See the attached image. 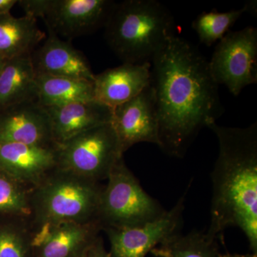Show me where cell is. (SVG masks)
Masks as SVG:
<instances>
[{
    "mask_svg": "<svg viewBox=\"0 0 257 257\" xmlns=\"http://www.w3.org/2000/svg\"><path fill=\"white\" fill-rule=\"evenodd\" d=\"M152 86L159 119V147L182 158L203 128L224 112L219 84L209 61L192 44L177 36L152 62Z\"/></svg>",
    "mask_w": 257,
    "mask_h": 257,
    "instance_id": "obj_1",
    "label": "cell"
},
{
    "mask_svg": "<svg viewBox=\"0 0 257 257\" xmlns=\"http://www.w3.org/2000/svg\"><path fill=\"white\" fill-rule=\"evenodd\" d=\"M219 154L211 173L210 224L207 234L218 236L230 226L239 227L257 254V124L244 128L214 123Z\"/></svg>",
    "mask_w": 257,
    "mask_h": 257,
    "instance_id": "obj_2",
    "label": "cell"
},
{
    "mask_svg": "<svg viewBox=\"0 0 257 257\" xmlns=\"http://www.w3.org/2000/svg\"><path fill=\"white\" fill-rule=\"evenodd\" d=\"M105 38L123 63H152L176 35L175 18L157 0L115 3L105 25Z\"/></svg>",
    "mask_w": 257,
    "mask_h": 257,
    "instance_id": "obj_3",
    "label": "cell"
},
{
    "mask_svg": "<svg viewBox=\"0 0 257 257\" xmlns=\"http://www.w3.org/2000/svg\"><path fill=\"white\" fill-rule=\"evenodd\" d=\"M103 188L100 182L56 169L32 189L30 225L97 221Z\"/></svg>",
    "mask_w": 257,
    "mask_h": 257,
    "instance_id": "obj_4",
    "label": "cell"
},
{
    "mask_svg": "<svg viewBox=\"0 0 257 257\" xmlns=\"http://www.w3.org/2000/svg\"><path fill=\"white\" fill-rule=\"evenodd\" d=\"M106 180L97 214L101 231L142 226L160 219L167 211L144 190L124 157L116 162Z\"/></svg>",
    "mask_w": 257,
    "mask_h": 257,
    "instance_id": "obj_5",
    "label": "cell"
},
{
    "mask_svg": "<svg viewBox=\"0 0 257 257\" xmlns=\"http://www.w3.org/2000/svg\"><path fill=\"white\" fill-rule=\"evenodd\" d=\"M57 168L100 182L123 157L110 123L91 128L57 145Z\"/></svg>",
    "mask_w": 257,
    "mask_h": 257,
    "instance_id": "obj_6",
    "label": "cell"
},
{
    "mask_svg": "<svg viewBox=\"0 0 257 257\" xmlns=\"http://www.w3.org/2000/svg\"><path fill=\"white\" fill-rule=\"evenodd\" d=\"M25 15L42 18L47 30L72 39L104 26L115 4L109 0H21Z\"/></svg>",
    "mask_w": 257,
    "mask_h": 257,
    "instance_id": "obj_7",
    "label": "cell"
},
{
    "mask_svg": "<svg viewBox=\"0 0 257 257\" xmlns=\"http://www.w3.org/2000/svg\"><path fill=\"white\" fill-rule=\"evenodd\" d=\"M209 67L218 84L235 96L257 82V30L247 27L229 32L218 42Z\"/></svg>",
    "mask_w": 257,
    "mask_h": 257,
    "instance_id": "obj_8",
    "label": "cell"
},
{
    "mask_svg": "<svg viewBox=\"0 0 257 257\" xmlns=\"http://www.w3.org/2000/svg\"><path fill=\"white\" fill-rule=\"evenodd\" d=\"M186 193L160 219L142 226L103 230L110 243V257H145L182 227Z\"/></svg>",
    "mask_w": 257,
    "mask_h": 257,
    "instance_id": "obj_9",
    "label": "cell"
},
{
    "mask_svg": "<svg viewBox=\"0 0 257 257\" xmlns=\"http://www.w3.org/2000/svg\"><path fill=\"white\" fill-rule=\"evenodd\" d=\"M110 124L123 155L138 143L155 144L159 147L158 114L152 84L133 99L113 108Z\"/></svg>",
    "mask_w": 257,
    "mask_h": 257,
    "instance_id": "obj_10",
    "label": "cell"
},
{
    "mask_svg": "<svg viewBox=\"0 0 257 257\" xmlns=\"http://www.w3.org/2000/svg\"><path fill=\"white\" fill-rule=\"evenodd\" d=\"M31 229L33 257H81L101 231L98 221L45 223Z\"/></svg>",
    "mask_w": 257,
    "mask_h": 257,
    "instance_id": "obj_11",
    "label": "cell"
},
{
    "mask_svg": "<svg viewBox=\"0 0 257 257\" xmlns=\"http://www.w3.org/2000/svg\"><path fill=\"white\" fill-rule=\"evenodd\" d=\"M0 143L56 145L46 108L37 101H28L1 109Z\"/></svg>",
    "mask_w": 257,
    "mask_h": 257,
    "instance_id": "obj_12",
    "label": "cell"
},
{
    "mask_svg": "<svg viewBox=\"0 0 257 257\" xmlns=\"http://www.w3.org/2000/svg\"><path fill=\"white\" fill-rule=\"evenodd\" d=\"M57 145L0 143V169L33 189L57 168Z\"/></svg>",
    "mask_w": 257,
    "mask_h": 257,
    "instance_id": "obj_13",
    "label": "cell"
},
{
    "mask_svg": "<svg viewBox=\"0 0 257 257\" xmlns=\"http://www.w3.org/2000/svg\"><path fill=\"white\" fill-rule=\"evenodd\" d=\"M151 63H123L95 75L94 100L110 108L124 104L145 90L152 82Z\"/></svg>",
    "mask_w": 257,
    "mask_h": 257,
    "instance_id": "obj_14",
    "label": "cell"
},
{
    "mask_svg": "<svg viewBox=\"0 0 257 257\" xmlns=\"http://www.w3.org/2000/svg\"><path fill=\"white\" fill-rule=\"evenodd\" d=\"M44 40L40 48L32 53V62L37 73L94 82L95 74L80 51L50 30Z\"/></svg>",
    "mask_w": 257,
    "mask_h": 257,
    "instance_id": "obj_15",
    "label": "cell"
},
{
    "mask_svg": "<svg viewBox=\"0 0 257 257\" xmlns=\"http://www.w3.org/2000/svg\"><path fill=\"white\" fill-rule=\"evenodd\" d=\"M45 108L50 116L52 139L56 145L91 128L109 124L112 116V108L94 99Z\"/></svg>",
    "mask_w": 257,
    "mask_h": 257,
    "instance_id": "obj_16",
    "label": "cell"
},
{
    "mask_svg": "<svg viewBox=\"0 0 257 257\" xmlns=\"http://www.w3.org/2000/svg\"><path fill=\"white\" fill-rule=\"evenodd\" d=\"M36 75L32 54L7 60L0 71V110L37 101Z\"/></svg>",
    "mask_w": 257,
    "mask_h": 257,
    "instance_id": "obj_17",
    "label": "cell"
},
{
    "mask_svg": "<svg viewBox=\"0 0 257 257\" xmlns=\"http://www.w3.org/2000/svg\"><path fill=\"white\" fill-rule=\"evenodd\" d=\"M45 39L36 19L28 15L15 18L11 13L0 15V55L6 60L32 54Z\"/></svg>",
    "mask_w": 257,
    "mask_h": 257,
    "instance_id": "obj_18",
    "label": "cell"
},
{
    "mask_svg": "<svg viewBox=\"0 0 257 257\" xmlns=\"http://www.w3.org/2000/svg\"><path fill=\"white\" fill-rule=\"evenodd\" d=\"M36 89L37 101L44 107L94 99L93 82L82 79L37 73Z\"/></svg>",
    "mask_w": 257,
    "mask_h": 257,
    "instance_id": "obj_19",
    "label": "cell"
},
{
    "mask_svg": "<svg viewBox=\"0 0 257 257\" xmlns=\"http://www.w3.org/2000/svg\"><path fill=\"white\" fill-rule=\"evenodd\" d=\"M151 253L157 257H223L217 238L199 231L186 235L179 231L171 235L154 248Z\"/></svg>",
    "mask_w": 257,
    "mask_h": 257,
    "instance_id": "obj_20",
    "label": "cell"
},
{
    "mask_svg": "<svg viewBox=\"0 0 257 257\" xmlns=\"http://www.w3.org/2000/svg\"><path fill=\"white\" fill-rule=\"evenodd\" d=\"M256 2H248L239 10H232L219 13L216 10L204 12L193 21L192 28L196 32L199 41L206 46L210 47L219 42L229 32L230 29L245 13L256 14Z\"/></svg>",
    "mask_w": 257,
    "mask_h": 257,
    "instance_id": "obj_21",
    "label": "cell"
},
{
    "mask_svg": "<svg viewBox=\"0 0 257 257\" xmlns=\"http://www.w3.org/2000/svg\"><path fill=\"white\" fill-rule=\"evenodd\" d=\"M0 257H33L28 218L0 215Z\"/></svg>",
    "mask_w": 257,
    "mask_h": 257,
    "instance_id": "obj_22",
    "label": "cell"
},
{
    "mask_svg": "<svg viewBox=\"0 0 257 257\" xmlns=\"http://www.w3.org/2000/svg\"><path fill=\"white\" fill-rule=\"evenodd\" d=\"M32 189L0 169V215L29 219Z\"/></svg>",
    "mask_w": 257,
    "mask_h": 257,
    "instance_id": "obj_23",
    "label": "cell"
},
{
    "mask_svg": "<svg viewBox=\"0 0 257 257\" xmlns=\"http://www.w3.org/2000/svg\"><path fill=\"white\" fill-rule=\"evenodd\" d=\"M81 257H110V256L104 247L102 238L99 236Z\"/></svg>",
    "mask_w": 257,
    "mask_h": 257,
    "instance_id": "obj_24",
    "label": "cell"
},
{
    "mask_svg": "<svg viewBox=\"0 0 257 257\" xmlns=\"http://www.w3.org/2000/svg\"><path fill=\"white\" fill-rule=\"evenodd\" d=\"M18 3L17 0H0V15L10 14V10Z\"/></svg>",
    "mask_w": 257,
    "mask_h": 257,
    "instance_id": "obj_25",
    "label": "cell"
},
{
    "mask_svg": "<svg viewBox=\"0 0 257 257\" xmlns=\"http://www.w3.org/2000/svg\"><path fill=\"white\" fill-rule=\"evenodd\" d=\"M223 257H257V254H239V253H226L223 254Z\"/></svg>",
    "mask_w": 257,
    "mask_h": 257,
    "instance_id": "obj_26",
    "label": "cell"
},
{
    "mask_svg": "<svg viewBox=\"0 0 257 257\" xmlns=\"http://www.w3.org/2000/svg\"><path fill=\"white\" fill-rule=\"evenodd\" d=\"M6 60V59L4 58L3 56L0 55V71H1L2 68H3V65H4Z\"/></svg>",
    "mask_w": 257,
    "mask_h": 257,
    "instance_id": "obj_27",
    "label": "cell"
}]
</instances>
